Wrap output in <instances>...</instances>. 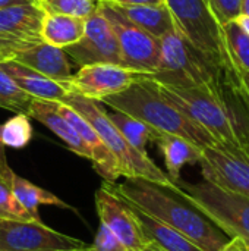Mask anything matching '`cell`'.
Wrapping results in <instances>:
<instances>
[{"label": "cell", "mask_w": 249, "mask_h": 251, "mask_svg": "<svg viewBox=\"0 0 249 251\" xmlns=\"http://www.w3.org/2000/svg\"><path fill=\"white\" fill-rule=\"evenodd\" d=\"M113 187L129 204L176 229L200 250L220 251L230 241L214 222L169 187L142 178H125Z\"/></svg>", "instance_id": "obj_1"}, {"label": "cell", "mask_w": 249, "mask_h": 251, "mask_svg": "<svg viewBox=\"0 0 249 251\" xmlns=\"http://www.w3.org/2000/svg\"><path fill=\"white\" fill-rule=\"evenodd\" d=\"M100 103L113 110L131 115L158 132L179 135L200 149L219 143L210 132L176 109L148 75H141L126 90L112 94Z\"/></svg>", "instance_id": "obj_2"}, {"label": "cell", "mask_w": 249, "mask_h": 251, "mask_svg": "<svg viewBox=\"0 0 249 251\" xmlns=\"http://www.w3.org/2000/svg\"><path fill=\"white\" fill-rule=\"evenodd\" d=\"M62 103L75 109L92 125L104 146L116 159L123 178H142L172 190L175 188V184L170 181L167 174L150 159L148 153L138 151L123 138L119 129L109 119L107 112L103 109L100 101L87 99L76 93H69L63 97Z\"/></svg>", "instance_id": "obj_3"}, {"label": "cell", "mask_w": 249, "mask_h": 251, "mask_svg": "<svg viewBox=\"0 0 249 251\" xmlns=\"http://www.w3.org/2000/svg\"><path fill=\"white\" fill-rule=\"evenodd\" d=\"M160 66L148 75L158 84L213 88L219 84L232 60H214L195 49L179 31L173 29L160 38Z\"/></svg>", "instance_id": "obj_4"}, {"label": "cell", "mask_w": 249, "mask_h": 251, "mask_svg": "<svg viewBox=\"0 0 249 251\" xmlns=\"http://www.w3.org/2000/svg\"><path fill=\"white\" fill-rule=\"evenodd\" d=\"M179 196L203 212L230 238L249 235V199L225 190L207 179L186 182L182 178L175 182Z\"/></svg>", "instance_id": "obj_5"}, {"label": "cell", "mask_w": 249, "mask_h": 251, "mask_svg": "<svg viewBox=\"0 0 249 251\" xmlns=\"http://www.w3.org/2000/svg\"><path fill=\"white\" fill-rule=\"evenodd\" d=\"M164 3L172 13L176 31L195 49L219 62L230 59L222 25L214 18L207 0H164Z\"/></svg>", "instance_id": "obj_6"}, {"label": "cell", "mask_w": 249, "mask_h": 251, "mask_svg": "<svg viewBox=\"0 0 249 251\" xmlns=\"http://www.w3.org/2000/svg\"><path fill=\"white\" fill-rule=\"evenodd\" d=\"M100 10L109 19L116 34L122 66L144 75H153L160 66V38L148 34L126 19L120 12L106 1H100Z\"/></svg>", "instance_id": "obj_7"}, {"label": "cell", "mask_w": 249, "mask_h": 251, "mask_svg": "<svg viewBox=\"0 0 249 251\" xmlns=\"http://www.w3.org/2000/svg\"><path fill=\"white\" fill-rule=\"evenodd\" d=\"M203 179L249 199V156L238 146L217 143L203 149Z\"/></svg>", "instance_id": "obj_8"}, {"label": "cell", "mask_w": 249, "mask_h": 251, "mask_svg": "<svg viewBox=\"0 0 249 251\" xmlns=\"http://www.w3.org/2000/svg\"><path fill=\"white\" fill-rule=\"evenodd\" d=\"M100 224L104 225L128 251H142L148 238L142 232L132 206L114 190L113 182L104 181L94 196Z\"/></svg>", "instance_id": "obj_9"}, {"label": "cell", "mask_w": 249, "mask_h": 251, "mask_svg": "<svg viewBox=\"0 0 249 251\" xmlns=\"http://www.w3.org/2000/svg\"><path fill=\"white\" fill-rule=\"evenodd\" d=\"M88 247L84 241L57 232L43 222L0 221V251H54Z\"/></svg>", "instance_id": "obj_10"}, {"label": "cell", "mask_w": 249, "mask_h": 251, "mask_svg": "<svg viewBox=\"0 0 249 251\" xmlns=\"http://www.w3.org/2000/svg\"><path fill=\"white\" fill-rule=\"evenodd\" d=\"M63 50L79 68L95 63L122 65L116 34L109 19L100 10V6L97 12L87 18L82 38Z\"/></svg>", "instance_id": "obj_11"}, {"label": "cell", "mask_w": 249, "mask_h": 251, "mask_svg": "<svg viewBox=\"0 0 249 251\" xmlns=\"http://www.w3.org/2000/svg\"><path fill=\"white\" fill-rule=\"evenodd\" d=\"M141 75L122 65L95 63L81 66L65 84L69 93L81 94L87 99L101 101L103 99L126 90Z\"/></svg>", "instance_id": "obj_12"}, {"label": "cell", "mask_w": 249, "mask_h": 251, "mask_svg": "<svg viewBox=\"0 0 249 251\" xmlns=\"http://www.w3.org/2000/svg\"><path fill=\"white\" fill-rule=\"evenodd\" d=\"M45 12L37 1L12 4L0 9V60L18 46L41 41Z\"/></svg>", "instance_id": "obj_13"}, {"label": "cell", "mask_w": 249, "mask_h": 251, "mask_svg": "<svg viewBox=\"0 0 249 251\" xmlns=\"http://www.w3.org/2000/svg\"><path fill=\"white\" fill-rule=\"evenodd\" d=\"M4 60H15L51 78L53 81L60 82L62 85H65L72 76L69 56L65 50L43 40L15 47Z\"/></svg>", "instance_id": "obj_14"}, {"label": "cell", "mask_w": 249, "mask_h": 251, "mask_svg": "<svg viewBox=\"0 0 249 251\" xmlns=\"http://www.w3.org/2000/svg\"><path fill=\"white\" fill-rule=\"evenodd\" d=\"M59 110L68 119V122L75 128V131L78 132L84 144L88 147L91 153V163L95 172L104 181L116 182L122 176L119 165L116 159L113 157V154L110 153V150L104 146V143L101 141L100 135L92 128V125L82 115H79L75 109L69 107L68 104L62 101H59Z\"/></svg>", "instance_id": "obj_15"}, {"label": "cell", "mask_w": 249, "mask_h": 251, "mask_svg": "<svg viewBox=\"0 0 249 251\" xmlns=\"http://www.w3.org/2000/svg\"><path fill=\"white\" fill-rule=\"evenodd\" d=\"M28 116L38 121L45 128H48L53 134H56L68 146V149L72 150L75 154L91 162V153L88 147L84 144V141L81 140L75 128L60 113L59 101L34 99L29 106Z\"/></svg>", "instance_id": "obj_16"}, {"label": "cell", "mask_w": 249, "mask_h": 251, "mask_svg": "<svg viewBox=\"0 0 249 251\" xmlns=\"http://www.w3.org/2000/svg\"><path fill=\"white\" fill-rule=\"evenodd\" d=\"M0 68L13 79V82L26 94L40 100H53L62 101L66 94H69L68 88L51 78L26 68L15 60H0Z\"/></svg>", "instance_id": "obj_17"}, {"label": "cell", "mask_w": 249, "mask_h": 251, "mask_svg": "<svg viewBox=\"0 0 249 251\" xmlns=\"http://www.w3.org/2000/svg\"><path fill=\"white\" fill-rule=\"evenodd\" d=\"M154 144L158 147V150L163 154L166 171H167L166 174L173 184L181 179V172L186 165L200 163L203 156V149L173 134L160 132Z\"/></svg>", "instance_id": "obj_18"}, {"label": "cell", "mask_w": 249, "mask_h": 251, "mask_svg": "<svg viewBox=\"0 0 249 251\" xmlns=\"http://www.w3.org/2000/svg\"><path fill=\"white\" fill-rule=\"evenodd\" d=\"M107 3V1H106ZM112 4V3H109ZM126 19L147 31L148 34L161 38L164 34L176 29L172 13L166 3L163 4H112Z\"/></svg>", "instance_id": "obj_19"}, {"label": "cell", "mask_w": 249, "mask_h": 251, "mask_svg": "<svg viewBox=\"0 0 249 251\" xmlns=\"http://www.w3.org/2000/svg\"><path fill=\"white\" fill-rule=\"evenodd\" d=\"M132 209L135 212L136 221L142 232L145 234L148 241L156 244L158 249H161L163 251H203L194 243H191L185 235L170 228L169 225L163 224L161 221L144 213L135 206H132Z\"/></svg>", "instance_id": "obj_20"}, {"label": "cell", "mask_w": 249, "mask_h": 251, "mask_svg": "<svg viewBox=\"0 0 249 251\" xmlns=\"http://www.w3.org/2000/svg\"><path fill=\"white\" fill-rule=\"evenodd\" d=\"M85 21L87 19L68 15L45 13L41 28V38L54 47L65 49L82 38L85 32Z\"/></svg>", "instance_id": "obj_21"}, {"label": "cell", "mask_w": 249, "mask_h": 251, "mask_svg": "<svg viewBox=\"0 0 249 251\" xmlns=\"http://www.w3.org/2000/svg\"><path fill=\"white\" fill-rule=\"evenodd\" d=\"M9 184L12 187L13 194L21 201V204L26 209V212L37 222H43L41 218H40V212H38L40 206H54V207H60V209L75 210L66 201L59 199L56 194H53V193H50V191H47V190L35 185V184H32L31 181L16 175L15 172H13Z\"/></svg>", "instance_id": "obj_22"}, {"label": "cell", "mask_w": 249, "mask_h": 251, "mask_svg": "<svg viewBox=\"0 0 249 251\" xmlns=\"http://www.w3.org/2000/svg\"><path fill=\"white\" fill-rule=\"evenodd\" d=\"M107 116L112 121V124L119 129V132L123 135V138L141 153H147V146L150 143H154L160 135L157 129L151 128L142 121L131 115H126L123 112L119 110L107 112Z\"/></svg>", "instance_id": "obj_23"}, {"label": "cell", "mask_w": 249, "mask_h": 251, "mask_svg": "<svg viewBox=\"0 0 249 251\" xmlns=\"http://www.w3.org/2000/svg\"><path fill=\"white\" fill-rule=\"evenodd\" d=\"M223 40L227 54L238 71L249 72V35L238 25L236 21H230L222 25Z\"/></svg>", "instance_id": "obj_24"}, {"label": "cell", "mask_w": 249, "mask_h": 251, "mask_svg": "<svg viewBox=\"0 0 249 251\" xmlns=\"http://www.w3.org/2000/svg\"><path fill=\"white\" fill-rule=\"evenodd\" d=\"M29 119L25 113H15L13 118L0 125V140L4 147L23 149L29 144L34 132Z\"/></svg>", "instance_id": "obj_25"}, {"label": "cell", "mask_w": 249, "mask_h": 251, "mask_svg": "<svg viewBox=\"0 0 249 251\" xmlns=\"http://www.w3.org/2000/svg\"><path fill=\"white\" fill-rule=\"evenodd\" d=\"M34 97L22 91L13 79L0 68V107L12 113L28 115Z\"/></svg>", "instance_id": "obj_26"}, {"label": "cell", "mask_w": 249, "mask_h": 251, "mask_svg": "<svg viewBox=\"0 0 249 251\" xmlns=\"http://www.w3.org/2000/svg\"><path fill=\"white\" fill-rule=\"evenodd\" d=\"M45 13H59L87 19L100 6V0H35Z\"/></svg>", "instance_id": "obj_27"}, {"label": "cell", "mask_w": 249, "mask_h": 251, "mask_svg": "<svg viewBox=\"0 0 249 251\" xmlns=\"http://www.w3.org/2000/svg\"><path fill=\"white\" fill-rule=\"evenodd\" d=\"M0 221H34L13 194L10 184L3 179H0Z\"/></svg>", "instance_id": "obj_28"}, {"label": "cell", "mask_w": 249, "mask_h": 251, "mask_svg": "<svg viewBox=\"0 0 249 251\" xmlns=\"http://www.w3.org/2000/svg\"><path fill=\"white\" fill-rule=\"evenodd\" d=\"M207 3L220 25L235 21L241 15L242 0H207Z\"/></svg>", "instance_id": "obj_29"}, {"label": "cell", "mask_w": 249, "mask_h": 251, "mask_svg": "<svg viewBox=\"0 0 249 251\" xmlns=\"http://www.w3.org/2000/svg\"><path fill=\"white\" fill-rule=\"evenodd\" d=\"M91 251H128L122 243L104 226L100 224V228L94 237L92 244L90 246Z\"/></svg>", "instance_id": "obj_30"}, {"label": "cell", "mask_w": 249, "mask_h": 251, "mask_svg": "<svg viewBox=\"0 0 249 251\" xmlns=\"http://www.w3.org/2000/svg\"><path fill=\"white\" fill-rule=\"evenodd\" d=\"M13 175V171L10 169L9 163H7V157H6V147L3 146L1 140H0V179L9 182L10 178Z\"/></svg>", "instance_id": "obj_31"}, {"label": "cell", "mask_w": 249, "mask_h": 251, "mask_svg": "<svg viewBox=\"0 0 249 251\" xmlns=\"http://www.w3.org/2000/svg\"><path fill=\"white\" fill-rule=\"evenodd\" d=\"M220 251H249V246L239 237L230 238V241Z\"/></svg>", "instance_id": "obj_32"}, {"label": "cell", "mask_w": 249, "mask_h": 251, "mask_svg": "<svg viewBox=\"0 0 249 251\" xmlns=\"http://www.w3.org/2000/svg\"><path fill=\"white\" fill-rule=\"evenodd\" d=\"M112 4H163L164 0H103Z\"/></svg>", "instance_id": "obj_33"}, {"label": "cell", "mask_w": 249, "mask_h": 251, "mask_svg": "<svg viewBox=\"0 0 249 251\" xmlns=\"http://www.w3.org/2000/svg\"><path fill=\"white\" fill-rule=\"evenodd\" d=\"M235 21H236L238 25L244 29V32L249 35V16H247V15H239Z\"/></svg>", "instance_id": "obj_34"}, {"label": "cell", "mask_w": 249, "mask_h": 251, "mask_svg": "<svg viewBox=\"0 0 249 251\" xmlns=\"http://www.w3.org/2000/svg\"><path fill=\"white\" fill-rule=\"evenodd\" d=\"M35 0H0V9L6 7V6H12V4H21V3H32Z\"/></svg>", "instance_id": "obj_35"}, {"label": "cell", "mask_w": 249, "mask_h": 251, "mask_svg": "<svg viewBox=\"0 0 249 251\" xmlns=\"http://www.w3.org/2000/svg\"><path fill=\"white\" fill-rule=\"evenodd\" d=\"M239 75H241L242 84H244V87H245V90H247L249 97V72L248 71H239Z\"/></svg>", "instance_id": "obj_36"}, {"label": "cell", "mask_w": 249, "mask_h": 251, "mask_svg": "<svg viewBox=\"0 0 249 251\" xmlns=\"http://www.w3.org/2000/svg\"><path fill=\"white\" fill-rule=\"evenodd\" d=\"M241 15H247V16H249V0H242Z\"/></svg>", "instance_id": "obj_37"}, {"label": "cell", "mask_w": 249, "mask_h": 251, "mask_svg": "<svg viewBox=\"0 0 249 251\" xmlns=\"http://www.w3.org/2000/svg\"><path fill=\"white\" fill-rule=\"evenodd\" d=\"M142 251H163V250H161V249H158L156 244L150 243V244H148V246H147V247H145V249H144Z\"/></svg>", "instance_id": "obj_38"}, {"label": "cell", "mask_w": 249, "mask_h": 251, "mask_svg": "<svg viewBox=\"0 0 249 251\" xmlns=\"http://www.w3.org/2000/svg\"><path fill=\"white\" fill-rule=\"evenodd\" d=\"M54 251H91L90 250V246L85 247V249H75V250H54Z\"/></svg>", "instance_id": "obj_39"}, {"label": "cell", "mask_w": 249, "mask_h": 251, "mask_svg": "<svg viewBox=\"0 0 249 251\" xmlns=\"http://www.w3.org/2000/svg\"><path fill=\"white\" fill-rule=\"evenodd\" d=\"M244 150L248 153V156H249V138L247 140V143H245V146H244Z\"/></svg>", "instance_id": "obj_40"}, {"label": "cell", "mask_w": 249, "mask_h": 251, "mask_svg": "<svg viewBox=\"0 0 249 251\" xmlns=\"http://www.w3.org/2000/svg\"><path fill=\"white\" fill-rule=\"evenodd\" d=\"M100 1H103V0H100Z\"/></svg>", "instance_id": "obj_41"}]
</instances>
